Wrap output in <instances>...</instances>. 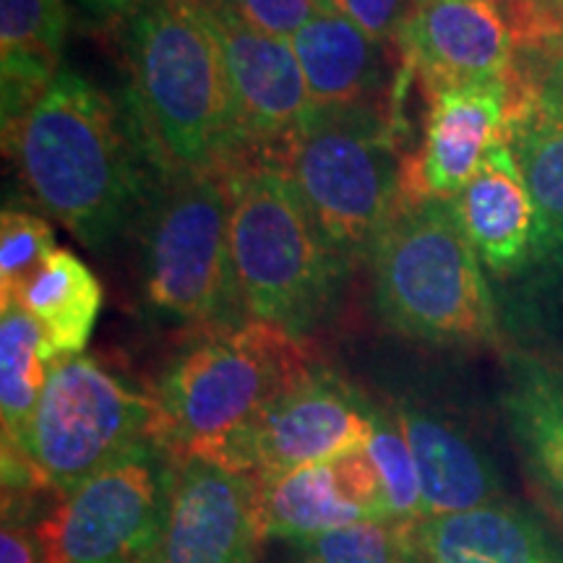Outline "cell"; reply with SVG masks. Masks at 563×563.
<instances>
[{"instance_id": "1", "label": "cell", "mask_w": 563, "mask_h": 563, "mask_svg": "<svg viewBox=\"0 0 563 563\" xmlns=\"http://www.w3.org/2000/svg\"><path fill=\"white\" fill-rule=\"evenodd\" d=\"M3 146L34 203L91 251L123 238L165 178L131 108L70 68L3 131Z\"/></svg>"}, {"instance_id": "2", "label": "cell", "mask_w": 563, "mask_h": 563, "mask_svg": "<svg viewBox=\"0 0 563 563\" xmlns=\"http://www.w3.org/2000/svg\"><path fill=\"white\" fill-rule=\"evenodd\" d=\"M129 108L162 175L232 167L243 139L224 63L194 0H139L121 21Z\"/></svg>"}, {"instance_id": "3", "label": "cell", "mask_w": 563, "mask_h": 563, "mask_svg": "<svg viewBox=\"0 0 563 563\" xmlns=\"http://www.w3.org/2000/svg\"><path fill=\"white\" fill-rule=\"evenodd\" d=\"M316 365L306 342L274 323L245 319L211 329L175 357L150 394L152 441L170 460H211Z\"/></svg>"}, {"instance_id": "4", "label": "cell", "mask_w": 563, "mask_h": 563, "mask_svg": "<svg viewBox=\"0 0 563 563\" xmlns=\"http://www.w3.org/2000/svg\"><path fill=\"white\" fill-rule=\"evenodd\" d=\"M399 129L394 100L311 108L274 162L344 264L371 258L402 207Z\"/></svg>"}, {"instance_id": "5", "label": "cell", "mask_w": 563, "mask_h": 563, "mask_svg": "<svg viewBox=\"0 0 563 563\" xmlns=\"http://www.w3.org/2000/svg\"><path fill=\"white\" fill-rule=\"evenodd\" d=\"M230 194V253L245 316L306 340L332 311L344 262L274 162L232 165Z\"/></svg>"}, {"instance_id": "6", "label": "cell", "mask_w": 563, "mask_h": 563, "mask_svg": "<svg viewBox=\"0 0 563 563\" xmlns=\"http://www.w3.org/2000/svg\"><path fill=\"white\" fill-rule=\"evenodd\" d=\"M371 262L376 311L391 332L428 344H498L490 287L452 199L402 203Z\"/></svg>"}, {"instance_id": "7", "label": "cell", "mask_w": 563, "mask_h": 563, "mask_svg": "<svg viewBox=\"0 0 563 563\" xmlns=\"http://www.w3.org/2000/svg\"><path fill=\"white\" fill-rule=\"evenodd\" d=\"M230 167L165 175L141 214V277L157 319L235 327L245 316L230 253Z\"/></svg>"}, {"instance_id": "8", "label": "cell", "mask_w": 563, "mask_h": 563, "mask_svg": "<svg viewBox=\"0 0 563 563\" xmlns=\"http://www.w3.org/2000/svg\"><path fill=\"white\" fill-rule=\"evenodd\" d=\"M154 402L89 355L55 361L32 418L26 467L66 496L152 441Z\"/></svg>"}, {"instance_id": "9", "label": "cell", "mask_w": 563, "mask_h": 563, "mask_svg": "<svg viewBox=\"0 0 563 563\" xmlns=\"http://www.w3.org/2000/svg\"><path fill=\"white\" fill-rule=\"evenodd\" d=\"M173 460L141 443L60 496L37 525L47 563H152L170 501Z\"/></svg>"}, {"instance_id": "10", "label": "cell", "mask_w": 563, "mask_h": 563, "mask_svg": "<svg viewBox=\"0 0 563 563\" xmlns=\"http://www.w3.org/2000/svg\"><path fill=\"white\" fill-rule=\"evenodd\" d=\"M373 410L342 376L316 365L209 462L256 481L329 462L368 441Z\"/></svg>"}, {"instance_id": "11", "label": "cell", "mask_w": 563, "mask_h": 563, "mask_svg": "<svg viewBox=\"0 0 563 563\" xmlns=\"http://www.w3.org/2000/svg\"><path fill=\"white\" fill-rule=\"evenodd\" d=\"M194 3L220 47L241 125L243 159L277 162L311 110L306 76L290 40L258 32L214 0Z\"/></svg>"}, {"instance_id": "12", "label": "cell", "mask_w": 563, "mask_h": 563, "mask_svg": "<svg viewBox=\"0 0 563 563\" xmlns=\"http://www.w3.org/2000/svg\"><path fill=\"white\" fill-rule=\"evenodd\" d=\"M258 481L220 464L173 460L170 501L152 563H256Z\"/></svg>"}, {"instance_id": "13", "label": "cell", "mask_w": 563, "mask_h": 563, "mask_svg": "<svg viewBox=\"0 0 563 563\" xmlns=\"http://www.w3.org/2000/svg\"><path fill=\"white\" fill-rule=\"evenodd\" d=\"M428 100L426 133L418 152L405 157L402 203L454 199L467 186L490 146L506 141L511 81L456 84Z\"/></svg>"}, {"instance_id": "14", "label": "cell", "mask_w": 563, "mask_h": 563, "mask_svg": "<svg viewBox=\"0 0 563 563\" xmlns=\"http://www.w3.org/2000/svg\"><path fill=\"white\" fill-rule=\"evenodd\" d=\"M258 511L264 538L287 545L340 527L391 519L382 475L365 443L329 462L258 481Z\"/></svg>"}, {"instance_id": "15", "label": "cell", "mask_w": 563, "mask_h": 563, "mask_svg": "<svg viewBox=\"0 0 563 563\" xmlns=\"http://www.w3.org/2000/svg\"><path fill=\"white\" fill-rule=\"evenodd\" d=\"M397 47L428 95L470 81H511L517 70V42L488 0H418Z\"/></svg>"}, {"instance_id": "16", "label": "cell", "mask_w": 563, "mask_h": 563, "mask_svg": "<svg viewBox=\"0 0 563 563\" xmlns=\"http://www.w3.org/2000/svg\"><path fill=\"white\" fill-rule=\"evenodd\" d=\"M553 45L525 51L511 79L506 144L517 157L540 222L538 258H563V81Z\"/></svg>"}, {"instance_id": "17", "label": "cell", "mask_w": 563, "mask_h": 563, "mask_svg": "<svg viewBox=\"0 0 563 563\" xmlns=\"http://www.w3.org/2000/svg\"><path fill=\"white\" fill-rule=\"evenodd\" d=\"M452 201L485 269L509 277L538 262V209L506 141L490 146L477 173Z\"/></svg>"}, {"instance_id": "18", "label": "cell", "mask_w": 563, "mask_h": 563, "mask_svg": "<svg viewBox=\"0 0 563 563\" xmlns=\"http://www.w3.org/2000/svg\"><path fill=\"white\" fill-rule=\"evenodd\" d=\"M501 410L527 481L563 525V361L506 352Z\"/></svg>"}, {"instance_id": "19", "label": "cell", "mask_w": 563, "mask_h": 563, "mask_svg": "<svg viewBox=\"0 0 563 563\" xmlns=\"http://www.w3.org/2000/svg\"><path fill=\"white\" fill-rule=\"evenodd\" d=\"M391 410L418 464L426 519L506 501L496 462L454 420L415 402Z\"/></svg>"}, {"instance_id": "20", "label": "cell", "mask_w": 563, "mask_h": 563, "mask_svg": "<svg viewBox=\"0 0 563 563\" xmlns=\"http://www.w3.org/2000/svg\"><path fill=\"white\" fill-rule=\"evenodd\" d=\"M306 76L311 108L394 100L389 81V47L352 24L332 0H323L316 16L290 40Z\"/></svg>"}, {"instance_id": "21", "label": "cell", "mask_w": 563, "mask_h": 563, "mask_svg": "<svg viewBox=\"0 0 563 563\" xmlns=\"http://www.w3.org/2000/svg\"><path fill=\"white\" fill-rule=\"evenodd\" d=\"M426 563H563V543L522 504L506 501L412 525Z\"/></svg>"}, {"instance_id": "22", "label": "cell", "mask_w": 563, "mask_h": 563, "mask_svg": "<svg viewBox=\"0 0 563 563\" xmlns=\"http://www.w3.org/2000/svg\"><path fill=\"white\" fill-rule=\"evenodd\" d=\"M68 30L66 0H0V91L3 131L51 89Z\"/></svg>"}, {"instance_id": "23", "label": "cell", "mask_w": 563, "mask_h": 563, "mask_svg": "<svg viewBox=\"0 0 563 563\" xmlns=\"http://www.w3.org/2000/svg\"><path fill=\"white\" fill-rule=\"evenodd\" d=\"M51 357L40 323L16 302L0 306V420H3L5 490L37 488L26 467L32 418L51 378Z\"/></svg>"}, {"instance_id": "24", "label": "cell", "mask_w": 563, "mask_h": 563, "mask_svg": "<svg viewBox=\"0 0 563 563\" xmlns=\"http://www.w3.org/2000/svg\"><path fill=\"white\" fill-rule=\"evenodd\" d=\"M16 306L40 323L47 357L55 363L84 355L102 308V287L76 253L58 249L26 285Z\"/></svg>"}, {"instance_id": "25", "label": "cell", "mask_w": 563, "mask_h": 563, "mask_svg": "<svg viewBox=\"0 0 563 563\" xmlns=\"http://www.w3.org/2000/svg\"><path fill=\"white\" fill-rule=\"evenodd\" d=\"M290 563H426L412 525L361 522L290 543Z\"/></svg>"}, {"instance_id": "26", "label": "cell", "mask_w": 563, "mask_h": 563, "mask_svg": "<svg viewBox=\"0 0 563 563\" xmlns=\"http://www.w3.org/2000/svg\"><path fill=\"white\" fill-rule=\"evenodd\" d=\"M365 449L382 475L391 522L415 525L426 519L418 464L394 410H384V407L373 410V431L365 441Z\"/></svg>"}, {"instance_id": "27", "label": "cell", "mask_w": 563, "mask_h": 563, "mask_svg": "<svg viewBox=\"0 0 563 563\" xmlns=\"http://www.w3.org/2000/svg\"><path fill=\"white\" fill-rule=\"evenodd\" d=\"M55 251L51 224L32 211L5 207L0 214V306L16 302Z\"/></svg>"}, {"instance_id": "28", "label": "cell", "mask_w": 563, "mask_h": 563, "mask_svg": "<svg viewBox=\"0 0 563 563\" xmlns=\"http://www.w3.org/2000/svg\"><path fill=\"white\" fill-rule=\"evenodd\" d=\"M214 3L228 5L258 32L292 40V34L316 16L323 0H214Z\"/></svg>"}, {"instance_id": "29", "label": "cell", "mask_w": 563, "mask_h": 563, "mask_svg": "<svg viewBox=\"0 0 563 563\" xmlns=\"http://www.w3.org/2000/svg\"><path fill=\"white\" fill-rule=\"evenodd\" d=\"M352 24L384 45H397L399 34L418 9V0H332Z\"/></svg>"}, {"instance_id": "30", "label": "cell", "mask_w": 563, "mask_h": 563, "mask_svg": "<svg viewBox=\"0 0 563 563\" xmlns=\"http://www.w3.org/2000/svg\"><path fill=\"white\" fill-rule=\"evenodd\" d=\"M0 563H47L37 527L19 522L11 511H3Z\"/></svg>"}, {"instance_id": "31", "label": "cell", "mask_w": 563, "mask_h": 563, "mask_svg": "<svg viewBox=\"0 0 563 563\" xmlns=\"http://www.w3.org/2000/svg\"><path fill=\"white\" fill-rule=\"evenodd\" d=\"M87 16L97 21H123L139 0H76Z\"/></svg>"}, {"instance_id": "32", "label": "cell", "mask_w": 563, "mask_h": 563, "mask_svg": "<svg viewBox=\"0 0 563 563\" xmlns=\"http://www.w3.org/2000/svg\"><path fill=\"white\" fill-rule=\"evenodd\" d=\"M534 3H538L540 9H543L545 13H551V16L561 19V16H559V11H561V3H563V0H534Z\"/></svg>"}, {"instance_id": "33", "label": "cell", "mask_w": 563, "mask_h": 563, "mask_svg": "<svg viewBox=\"0 0 563 563\" xmlns=\"http://www.w3.org/2000/svg\"><path fill=\"white\" fill-rule=\"evenodd\" d=\"M553 58H555V68H559V76L563 81V37L553 45Z\"/></svg>"}, {"instance_id": "34", "label": "cell", "mask_w": 563, "mask_h": 563, "mask_svg": "<svg viewBox=\"0 0 563 563\" xmlns=\"http://www.w3.org/2000/svg\"><path fill=\"white\" fill-rule=\"evenodd\" d=\"M559 16H561V21H563V3H561V11H559Z\"/></svg>"}]
</instances>
